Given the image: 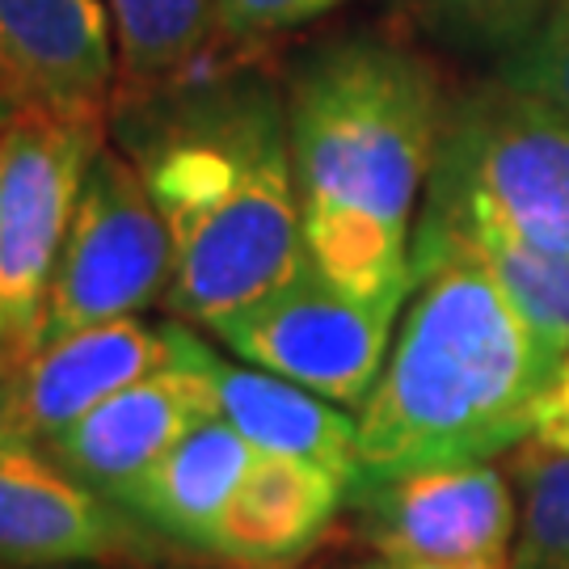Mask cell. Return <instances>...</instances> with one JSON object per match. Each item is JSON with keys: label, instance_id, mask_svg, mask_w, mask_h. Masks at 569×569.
I'll return each instance as SVG.
<instances>
[{"label": "cell", "instance_id": "30bf717a", "mask_svg": "<svg viewBox=\"0 0 569 569\" xmlns=\"http://www.w3.org/2000/svg\"><path fill=\"white\" fill-rule=\"evenodd\" d=\"M143 549L122 507L77 481L47 448L0 430V569L110 561Z\"/></svg>", "mask_w": 569, "mask_h": 569}, {"label": "cell", "instance_id": "8fae6325", "mask_svg": "<svg viewBox=\"0 0 569 569\" xmlns=\"http://www.w3.org/2000/svg\"><path fill=\"white\" fill-rule=\"evenodd\" d=\"M169 359V329L140 317L77 329L39 346L0 380V430L42 448L110 392L161 371Z\"/></svg>", "mask_w": 569, "mask_h": 569}, {"label": "cell", "instance_id": "52a82bcc", "mask_svg": "<svg viewBox=\"0 0 569 569\" xmlns=\"http://www.w3.org/2000/svg\"><path fill=\"white\" fill-rule=\"evenodd\" d=\"M397 312V305L359 300L329 283L305 253L291 279L207 329L244 363L363 409L388 363Z\"/></svg>", "mask_w": 569, "mask_h": 569}, {"label": "cell", "instance_id": "4fadbf2b", "mask_svg": "<svg viewBox=\"0 0 569 569\" xmlns=\"http://www.w3.org/2000/svg\"><path fill=\"white\" fill-rule=\"evenodd\" d=\"M346 493L350 486L326 465L258 451L216 523L207 557L237 569L300 566L338 519Z\"/></svg>", "mask_w": 569, "mask_h": 569}, {"label": "cell", "instance_id": "8992f818", "mask_svg": "<svg viewBox=\"0 0 569 569\" xmlns=\"http://www.w3.org/2000/svg\"><path fill=\"white\" fill-rule=\"evenodd\" d=\"M173 279V241L136 161L102 143L84 169L72 224L63 237L39 346L77 329L136 317L164 300Z\"/></svg>", "mask_w": 569, "mask_h": 569}, {"label": "cell", "instance_id": "ba28073f", "mask_svg": "<svg viewBox=\"0 0 569 569\" xmlns=\"http://www.w3.org/2000/svg\"><path fill=\"white\" fill-rule=\"evenodd\" d=\"M346 502L363 519L371 545L392 561H507L519 507L510 481L489 465H435L359 481Z\"/></svg>", "mask_w": 569, "mask_h": 569}, {"label": "cell", "instance_id": "7a4b0ae2", "mask_svg": "<svg viewBox=\"0 0 569 569\" xmlns=\"http://www.w3.org/2000/svg\"><path fill=\"white\" fill-rule=\"evenodd\" d=\"M283 98L308 262L359 300L406 308L448 110L435 68L406 42L346 34L291 63Z\"/></svg>", "mask_w": 569, "mask_h": 569}, {"label": "cell", "instance_id": "7402d4cb", "mask_svg": "<svg viewBox=\"0 0 569 569\" xmlns=\"http://www.w3.org/2000/svg\"><path fill=\"white\" fill-rule=\"evenodd\" d=\"M536 443L557 451H569V355L561 359L557 376L549 385V397L540 406V418H536V430H531Z\"/></svg>", "mask_w": 569, "mask_h": 569}, {"label": "cell", "instance_id": "9c48e42d", "mask_svg": "<svg viewBox=\"0 0 569 569\" xmlns=\"http://www.w3.org/2000/svg\"><path fill=\"white\" fill-rule=\"evenodd\" d=\"M164 329L173 346L169 367L110 392L84 418L42 443L77 481L98 489L114 507H127L164 451L194 422L216 413V392L194 355V333L182 321H169Z\"/></svg>", "mask_w": 569, "mask_h": 569}, {"label": "cell", "instance_id": "5b68a950", "mask_svg": "<svg viewBox=\"0 0 569 569\" xmlns=\"http://www.w3.org/2000/svg\"><path fill=\"white\" fill-rule=\"evenodd\" d=\"M106 127L30 106L0 131V380L39 350L56 262Z\"/></svg>", "mask_w": 569, "mask_h": 569}, {"label": "cell", "instance_id": "d4e9b609", "mask_svg": "<svg viewBox=\"0 0 569 569\" xmlns=\"http://www.w3.org/2000/svg\"><path fill=\"white\" fill-rule=\"evenodd\" d=\"M355 569H406V561H392V557H385V561H367V566H355Z\"/></svg>", "mask_w": 569, "mask_h": 569}, {"label": "cell", "instance_id": "603a6c76", "mask_svg": "<svg viewBox=\"0 0 569 569\" xmlns=\"http://www.w3.org/2000/svg\"><path fill=\"white\" fill-rule=\"evenodd\" d=\"M21 106H18V98H13V89L4 84V77H0V131L13 122V114H18Z\"/></svg>", "mask_w": 569, "mask_h": 569}, {"label": "cell", "instance_id": "44dd1931", "mask_svg": "<svg viewBox=\"0 0 569 569\" xmlns=\"http://www.w3.org/2000/svg\"><path fill=\"white\" fill-rule=\"evenodd\" d=\"M338 4H346V0H216V42H211V51H220V47L249 51V47L274 39L283 30L326 18Z\"/></svg>", "mask_w": 569, "mask_h": 569}, {"label": "cell", "instance_id": "5bb4252c", "mask_svg": "<svg viewBox=\"0 0 569 569\" xmlns=\"http://www.w3.org/2000/svg\"><path fill=\"white\" fill-rule=\"evenodd\" d=\"M194 355L216 392V413L241 430L253 448L326 465L346 486H355L359 422L342 413L338 401H329L296 380H283L266 367L228 363L203 338H194Z\"/></svg>", "mask_w": 569, "mask_h": 569}, {"label": "cell", "instance_id": "3957f363", "mask_svg": "<svg viewBox=\"0 0 569 569\" xmlns=\"http://www.w3.org/2000/svg\"><path fill=\"white\" fill-rule=\"evenodd\" d=\"M557 367L481 258L460 244L413 249L406 321L359 409L355 486L519 448Z\"/></svg>", "mask_w": 569, "mask_h": 569}, {"label": "cell", "instance_id": "9a60e30c", "mask_svg": "<svg viewBox=\"0 0 569 569\" xmlns=\"http://www.w3.org/2000/svg\"><path fill=\"white\" fill-rule=\"evenodd\" d=\"M253 456L258 448L241 430L220 413H211L164 451L122 510L182 549L211 552L216 523L253 465Z\"/></svg>", "mask_w": 569, "mask_h": 569}, {"label": "cell", "instance_id": "ffe728a7", "mask_svg": "<svg viewBox=\"0 0 569 569\" xmlns=\"http://www.w3.org/2000/svg\"><path fill=\"white\" fill-rule=\"evenodd\" d=\"M498 77L569 114V0H552L540 30L498 63Z\"/></svg>", "mask_w": 569, "mask_h": 569}, {"label": "cell", "instance_id": "484cf974", "mask_svg": "<svg viewBox=\"0 0 569 569\" xmlns=\"http://www.w3.org/2000/svg\"><path fill=\"white\" fill-rule=\"evenodd\" d=\"M531 569H561V566H531Z\"/></svg>", "mask_w": 569, "mask_h": 569}, {"label": "cell", "instance_id": "277c9868", "mask_svg": "<svg viewBox=\"0 0 569 569\" xmlns=\"http://www.w3.org/2000/svg\"><path fill=\"white\" fill-rule=\"evenodd\" d=\"M418 220H486L569 253V114L502 77L448 98Z\"/></svg>", "mask_w": 569, "mask_h": 569}, {"label": "cell", "instance_id": "d6986e66", "mask_svg": "<svg viewBox=\"0 0 569 569\" xmlns=\"http://www.w3.org/2000/svg\"><path fill=\"white\" fill-rule=\"evenodd\" d=\"M406 9L451 51L502 63L540 30L552 0H406Z\"/></svg>", "mask_w": 569, "mask_h": 569}, {"label": "cell", "instance_id": "e0dca14e", "mask_svg": "<svg viewBox=\"0 0 569 569\" xmlns=\"http://www.w3.org/2000/svg\"><path fill=\"white\" fill-rule=\"evenodd\" d=\"M119 47L114 102L148 98L194 77L216 42V0H106Z\"/></svg>", "mask_w": 569, "mask_h": 569}, {"label": "cell", "instance_id": "6da1fadb", "mask_svg": "<svg viewBox=\"0 0 569 569\" xmlns=\"http://www.w3.org/2000/svg\"><path fill=\"white\" fill-rule=\"evenodd\" d=\"M110 127L169 228L178 321L216 326L296 274L308 249L279 84L253 68L186 77L114 102Z\"/></svg>", "mask_w": 569, "mask_h": 569}, {"label": "cell", "instance_id": "7c38bea8", "mask_svg": "<svg viewBox=\"0 0 569 569\" xmlns=\"http://www.w3.org/2000/svg\"><path fill=\"white\" fill-rule=\"evenodd\" d=\"M0 77L21 110L110 122L119 47L106 0H0Z\"/></svg>", "mask_w": 569, "mask_h": 569}, {"label": "cell", "instance_id": "cb8c5ba5", "mask_svg": "<svg viewBox=\"0 0 569 569\" xmlns=\"http://www.w3.org/2000/svg\"><path fill=\"white\" fill-rule=\"evenodd\" d=\"M30 569H106L102 561H56V566H30Z\"/></svg>", "mask_w": 569, "mask_h": 569}, {"label": "cell", "instance_id": "ac0fdd59", "mask_svg": "<svg viewBox=\"0 0 569 569\" xmlns=\"http://www.w3.org/2000/svg\"><path fill=\"white\" fill-rule=\"evenodd\" d=\"M515 489H519V531L510 569L561 566L569 569V451L531 448L515 456Z\"/></svg>", "mask_w": 569, "mask_h": 569}, {"label": "cell", "instance_id": "2e32d148", "mask_svg": "<svg viewBox=\"0 0 569 569\" xmlns=\"http://www.w3.org/2000/svg\"><path fill=\"white\" fill-rule=\"evenodd\" d=\"M460 244L472 258H481L507 300L531 333L549 346L557 359L569 355V253H549L536 244L510 237L507 228L486 220H418L413 249Z\"/></svg>", "mask_w": 569, "mask_h": 569}]
</instances>
